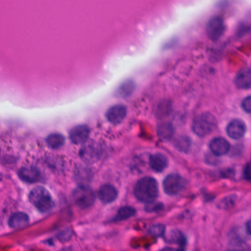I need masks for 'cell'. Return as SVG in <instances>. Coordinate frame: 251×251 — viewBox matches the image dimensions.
I'll list each match as a JSON object with an SVG mask.
<instances>
[{
	"mask_svg": "<svg viewBox=\"0 0 251 251\" xmlns=\"http://www.w3.org/2000/svg\"><path fill=\"white\" fill-rule=\"evenodd\" d=\"M134 196L139 201L151 203L159 195L158 184L153 178L144 177L136 184L134 189Z\"/></svg>",
	"mask_w": 251,
	"mask_h": 251,
	"instance_id": "6da1fadb",
	"label": "cell"
},
{
	"mask_svg": "<svg viewBox=\"0 0 251 251\" xmlns=\"http://www.w3.org/2000/svg\"><path fill=\"white\" fill-rule=\"evenodd\" d=\"M218 127V122L213 115L202 113L193 120V131L199 137H205L213 133Z\"/></svg>",
	"mask_w": 251,
	"mask_h": 251,
	"instance_id": "7a4b0ae2",
	"label": "cell"
},
{
	"mask_svg": "<svg viewBox=\"0 0 251 251\" xmlns=\"http://www.w3.org/2000/svg\"><path fill=\"white\" fill-rule=\"evenodd\" d=\"M33 205L41 212H47L52 209L54 203L50 193L42 186L34 188L29 196Z\"/></svg>",
	"mask_w": 251,
	"mask_h": 251,
	"instance_id": "3957f363",
	"label": "cell"
},
{
	"mask_svg": "<svg viewBox=\"0 0 251 251\" xmlns=\"http://www.w3.org/2000/svg\"><path fill=\"white\" fill-rule=\"evenodd\" d=\"M73 199L79 207L87 209L95 202V193L88 186H80L73 193Z\"/></svg>",
	"mask_w": 251,
	"mask_h": 251,
	"instance_id": "277c9868",
	"label": "cell"
},
{
	"mask_svg": "<svg viewBox=\"0 0 251 251\" xmlns=\"http://www.w3.org/2000/svg\"><path fill=\"white\" fill-rule=\"evenodd\" d=\"M186 186V181L178 174H170L163 182V188L166 194L176 196L180 193Z\"/></svg>",
	"mask_w": 251,
	"mask_h": 251,
	"instance_id": "5b68a950",
	"label": "cell"
},
{
	"mask_svg": "<svg viewBox=\"0 0 251 251\" xmlns=\"http://www.w3.org/2000/svg\"><path fill=\"white\" fill-rule=\"evenodd\" d=\"M225 32V24L220 17H213L209 20L206 27V33L212 41H218Z\"/></svg>",
	"mask_w": 251,
	"mask_h": 251,
	"instance_id": "8992f818",
	"label": "cell"
},
{
	"mask_svg": "<svg viewBox=\"0 0 251 251\" xmlns=\"http://www.w3.org/2000/svg\"><path fill=\"white\" fill-rule=\"evenodd\" d=\"M101 150L97 143H87L82 148L80 151L81 158L86 163H92L97 162L100 158Z\"/></svg>",
	"mask_w": 251,
	"mask_h": 251,
	"instance_id": "52a82bcc",
	"label": "cell"
},
{
	"mask_svg": "<svg viewBox=\"0 0 251 251\" xmlns=\"http://www.w3.org/2000/svg\"><path fill=\"white\" fill-rule=\"evenodd\" d=\"M226 132L231 138L239 140L246 133V125L240 119H234L228 124Z\"/></svg>",
	"mask_w": 251,
	"mask_h": 251,
	"instance_id": "ba28073f",
	"label": "cell"
},
{
	"mask_svg": "<svg viewBox=\"0 0 251 251\" xmlns=\"http://www.w3.org/2000/svg\"><path fill=\"white\" fill-rule=\"evenodd\" d=\"M90 130L86 125H80L74 127L70 132V140L74 144H83L88 140Z\"/></svg>",
	"mask_w": 251,
	"mask_h": 251,
	"instance_id": "9c48e42d",
	"label": "cell"
},
{
	"mask_svg": "<svg viewBox=\"0 0 251 251\" xmlns=\"http://www.w3.org/2000/svg\"><path fill=\"white\" fill-rule=\"evenodd\" d=\"M126 116H127V107L121 104H117L110 107L106 114L107 120L115 125L121 123L124 120Z\"/></svg>",
	"mask_w": 251,
	"mask_h": 251,
	"instance_id": "30bf717a",
	"label": "cell"
},
{
	"mask_svg": "<svg viewBox=\"0 0 251 251\" xmlns=\"http://www.w3.org/2000/svg\"><path fill=\"white\" fill-rule=\"evenodd\" d=\"M209 149L215 156H223L230 150V143L223 137H216L211 140Z\"/></svg>",
	"mask_w": 251,
	"mask_h": 251,
	"instance_id": "8fae6325",
	"label": "cell"
},
{
	"mask_svg": "<svg viewBox=\"0 0 251 251\" xmlns=\"http://www.w3.org/2000/svg\"><path fill=\"white\" fill-rule=\"evenodd\" d=\"M98 197L100 200L104 203H112L117 199V190L113 185H103L99 190Z\"/></svg>",
	"mask_w": 251,
	"mask_h": 251,
	"instance_id": "7c38bea8",
	"label": "cell"
},
{
	"mask_svg": "<svg viewBox=\"0 0 251 251\" xmlns=\"http://www.w3.org/2000/svg\"><path fill=\"white\" fill-rule=\"evenodd\" d=\"M235 84L239 89H248L251 87V68H244L236 74Z\"/></svg>",
	"mask_w": 251,
	"mask_h": 251,
	"instance_id": "4fadbf2b",
	"label": "cell"
},
{
	"mask_svg": "<svg viewBox=\"0 0 251 251\" xmlns=\"http://www.w3.org/2000/svg\"><path fill=\"white\" fill-rule=\"evenodd\" d=\"M18 176L21 180L28 183H35L41 180V173L35 167H23L20 170Z\"/></svg>",
	"mask_w": 251,
	"mask_h": 251,
	"instance_id": "5bb4252c",
	"label": "cell"
},
{
	"mask_svg": "<svg viewBox=\"0 0 251 251\" xmlns=\"http://www.w3.org/2000/svg\"><path fill=\"white\" fill-rule=\"evenodd\" d=\"M151 167L156 172H162L166 168L167 166V159L166 156L161 153H155L150 157Z\"/></svg>",
	"mask_w": 251,
	"mask_h": 251,
	"instance_id": "9a60e30c",
	"label": "cell"
},
{
	"mask_svg": "<svg viewBox=\"0 0 251 251\" xmlns=\"http://www.w3.org/2000/svg\"><path fill=\"white\" fill-rule=\"evenodd\" d=\"M175 130L173 125L170 123H163L157 127V134L161 140H170L174 135Z\"/></svg>",
	"mask_w": 251,
	"mask_h": 251,
	"instance_id": "2e32d148",
	"label": "cell"
},
{
	"mask_svg": "<svg viewBox=\"0 0 251 251\" xmlns=\"http://www.w3.org/2000/svg\"><path fill=\"white\" fill-rule=\"evenodd\" d=\"M29 217L23 212L14 214L9 219V226L13 229H19L28 224Z\"/></svg>",
	"mask_w": 251,
	"mask_h": 251,
	"instance_id": "e0dca14e",
	"label": "cell"
},
{
	"mask_svg": "<svg viewBox=\"0 0 251 251\" xmlns=\"http://www.w3.org/2000/svg\"><path fill=\"white\" fill-rule=\"evenodd\" d=\"M136 214L135 209L132 206H123L117 211V215L113 218V222L123 221L125 219H129L132 217L134 216Z\"/></svg>",
	"mask_w": 251,
	"mask_h": 251,
	"instance_id": "ac0fdd59",
	"label": "cell"
},
{
	"mask_svg": "<svg viewBox=\"0 0 251 251\" xmlns=\"http://www.w3.org/2000/svg\"><path fill=\"white\" fill-rule=\"evenodd\" d=\"M47 143L51 149H58L64 146L65 139L62 134H58V133H53L47 137Z\"/></svg>",
	"mask_w": 251,
	"mask_h": 251,
	"instance_id": "d6986e66",
	"label": "cell"
},
{
	"mask_svg": "<svg viewBox=\"0 0 251 251\" xmlns=\"http://www.w3.org/2000/svg\"><path fill=\"white\" fill-rule=\"evenodd\" d=\"M134 88H135V84H134V82L132 81V80L125 82L120 85L118 90H117L118 95L122 97H130L133 92L134 91Z\"/></svg>",
	"mask_w": 251,
	"mask_h": 251,
	"instance_id": "ffe728a7",
	"label": "cell"
},
{
	"mask_svg": "<svg viewBox=\"0 0 251 251\" xmlns=\"http://www.w3.org/2000/svg\"><path fill=\"white\" fill-rule=\"evenodd\" d=\"M167 242L179 244L180 248H184L186 245L185 236L179 231H173L170 234V238Z\"/></svg>",
	"mask_w": 251,
	"mask_h": 251,
	"instance_id": "44dd1931",
	"label": "cell"
},
{
	"mask_svg": "<svg viewBox=\"0 0 251 251\" xmlns=\"http://www.w3.org/2000/svg\"><path fill=\"white\" fill-rule=\"evenodd\" d=\"M176 148L182 151H186L190 149V140L187 137H180L175 142Z\"/></svg>",
	"mask_w": 251,
	"mask_h": 251,
	"instance_id": "7402d4cb",
	"label": "cell"
},
{
	"mask_svg": "<svg viewBox=\"0 0 251 251\" xmlns=\"http://www.w3.org/2000/svg\"><path fill=\"white\" fill-rule=\"evenodd\" d=\"M165 232H166V226L163 224L153 225L149 229V234L154 236H163Z\"/></svg>",
	"mask_w": 251,
	"mask_h": 251,
	"instance_id": "603a6c76",
	"label": "cell"
},
{
	"mask_svg": "<svg viewBox=\"0 0 251 251\" xmlns=\"http://www.w3.org/2000/svg\"><path fill=\"white\" fill-rule=\"evenodd\" d=\"M163 207L164 206H163V203L151 202V203H148L147 206H146V212H159V211L163 210Z\"/></svg>",
	"mask_w": 251,
	"mask_h": 251,
	"instance_id": "cb8c5ba5",
	"label": "cell"
},
{
	"mask_svg": "<svg viewBox=\"0 0 251 251\" xmlns=\"http://www.w3.org/2000/svg\"><path fill=\"white\" fill-rule=\"evenodd\" d=\"M242 107L246 113H251V96H248L242 101Z\"/></svg>",
	"mask_w": 251,
	"mask_h": 251,
	"instance_id": "d4e9b609",
	"label": "cell"
},
{
	"mask_svg": "<svg viewBox=\"0 0 251 251\" xmlns=\"http://www.w3.org/2000/svg\"><path fill=\"white\" fill-rule=\"evenodd\" d=\"M244 175L245 179L251 181V163L245 166Z\"/></svg>",
	"mask_w": 251,
	"mask_h": 251,
	"instance_id": "484cf974",
	"label": "cell"
},
{
	"mask_svg": "<svg viewBox=\"0 0 251 251\" xmlns=\"http://www.w3.org/2000/svg\"><path fill=\"white\" fill-rule=\"evenodd\" d=\"M160 251H184V248H179V249H174V248H166Z\"/></svg>",
	"mask_w": 251,
	"mask_h": 251,
	"instance_id": "4316f807",
	"label": "cell"
},
{
	"mask_svg": "<svg viewBox=\"0 0 251 251\" xmlns=\"http://www.w3.org/2000/svg\"><path fill=\"white\" fill-rule=\"evenodd\" d=\"M247 232L251 235V219L248 220V223H246Z\"/></svg>",
	"mask_w": 251,
	"mask_h": 251,
	"instance_id": "83f0119b",
	"label": "cell"
}]
</instances>
